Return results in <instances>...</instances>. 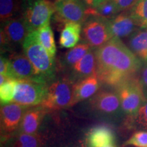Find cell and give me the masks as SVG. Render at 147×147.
<instances>
[{"label":"cell","instance_id":"8","mask_svg":"<svg viewBox=\"0 0 147 147\" xmlns=\"http://www.w3.org/2000/svg\"><path fill=\"white\" fill-rule=\"evenodd\" d=\"M55 18L61 23L82 24L89 17L88 7L82 0H58L55 3Z\"/></svg>","mask_w":147,"mask_h":147},{"label":"cell","instance_id":"3","mask_svg":"<svg viewBox=\"0 0 147 147\" xmlns=\"http://www.w3.org/2000/svg\"><path fill=\"white\" fill-rule=\"evenodd\" d=\"M76 82L69 77H64L53 82L48 88L45 100L41 104L46 110H57L74 104Z\"/></svg>","mask_w":147,"mask_h":147},{"label":"cell","instance_id":"31","mask_svg":"<svg viewBox=\"0 0 147 147\" xmlns=\"http://www.w3.org/2000/svg\"><path fill=\"white\" fill-rule=\"evenodd\" d=\"M0 74H2L8 78L10 77V65L8 59L1 55L0 59Z\"/></svg>","mask_w":147,"mask_h":147},{"label":"cell","instance_id":"16","mask_svg":"<svg viewBox=\"0 0 147 147\" xmlns=\"http://www.w3.org/2000/svg\"><path fill=\"white\" fill-rule=\"evenodd\" d=\"M87 139L89 147H106L113 144L115 135L108 127L100 125L90 129Z\"/></svg>","mask_w":147,"mask_h":147},{"label":"cell","instance_id":"18","mask_svg":"<svg viewBox=\"0 0 147 147\" xmlns=\"http://www.w3.org/2000/svg\"><path fill=\"white\" fill-rule=\"evenodd\" d=\"M82 24L68 22L64 24L59 43L61 48L72 49L78 45L82 32Z\"/></svg>","mask_w":147,"mask_h":147},{"label":"cell","instance_id":"22","mask_svg":"<svg viewBox=\"0 0 147 147\" xmlns=\"http://www.w3.org/2000/svg\"><path fill=\"white\" fill-rule=\"evenodd\" d=\"M23 1L21 0H0V19L5 23L10 18L17 16L22 10Z\"/></svg>","mask_w":147,"mask_h":147},{"label":"cell","instance_id":"1","mask_svg":"<svg viewBox=\"0 0 147 147\" xmlns=\"http://www.w3.org/2000/svg\"><path fill=\"white\" fill-rule=\"evenodd\" d=\"M95 55L97 77L101 82L113 87L138 76L142 67V61L118 38L95 49Z\"/></svg>","mask_w":147,"mask_h":147},{"label":"cell","instance_id":"12","mask_svg":"<svg viewBox=\"0 0 147 147\" xmlns=\"http://www.w3.org/2000/svg\"><path fill=\"white\" fill-rule=\"evenodd\" d=\"M27 106L16 103L3 105L1 108V127L3 131L10 133L14 131L21 123Z\"/></svg>","mask_w":147,"mask_h":147},{"label":"cell","instance_id":"21","mask_svg":"<svg viewBox=\"0 0 147 147\" xmlns=\"http://www.w3.org/2000/svg\"><path fill=\"white\" fill-rule=\"evenodd\" d=\"M93 48L85 41L78 44L76 47L65 53L63 59L64 64L66 66H70L71 67L82 59Z\"/></svg>","mask_w":147,"mask_h":147},{"label":"cell","instance_id":"35","mask_svg":"<svg viewBox=\"0 0 147 147\" xmlns=\"http://www.w3.org/2000/svg\"><path fill=\"white\" fill-rule=\"evenodd\" d=\"M106 147H116V146L112 144V145H109V146H106Z\"/></svg>","mask_w":147,"mask_h":147},{"label":"cell","instance_id":"5","mask_svg":"<svg viewBox=\"0 0 147 147\" xmlns=\"http://www.w3.org/2000/svg\"><path fill=\"white\" fill-rule=\"evenodd\" d=\"M117 89L121 108L128 117L134 119L145 101L138 76L127 80Z\"/></svg>","mask_w":147,"mask_h":147},{"label":"cell","instance_id":"9","mask_svg":"<svg viewBox=\"0 0 147 147\" xmlns=\"http://www.w3.org/2000/svg\"><path fill=\"white\" fill-rule=\"evenodd\" d=\"M10 77L14 80H34L45 81L37 74L34 66L25 54L12 53L9 57Z\"/></svg>","mask_w":147,"mask_h":147},{"label":"cell","instance_id":"7","mask_svg":"<svg viewBox=\"0 0 147 147\" xmlns=\"http://www.w3.org/2000/svg\"><path fill=\"white\" fill-rule=\"evenodd\" d=\"M83 39L93 49H98L113 38L109 27V21L98 16H90L82 28Z\"/></svg>","mask_w":147,"mask_h":147},{"label":"cell","instance_id":"20","mask_svg":"<svg viewBox=\"0 0 147 147\" xmlns=\"http://www.w3.org/2000/svg\"><path fill=\"white\" fill-rule=\"evenodd\" d=\"M38 42L45 49L51 57L55 58L57 52L54 34L51 29L50 23L40 27L36 31Z\"/></svg>","mask_w":147,"mask_h":147},{"label":"cell","instance_id":"6","mask_svg":"<svg viewBox=\"0 0 147 147\" xmlns=\"http://www.w3.org/2000/svg\"><path fill=\"white\" fill-rule=\"evenodd\" d=\"M47 82L41 80H18L13 102L24 106L42 104L47 96Z\"/></svg>","mask_w":147,"mask_h":147},{"label":"cell","instance_id":"27","mask_svg":"<svg viewBox=\"0 0 147 147\" xmlns=\"http://www.w3.org/2000/svg\"><path fill=\"white\" fill-rule=\"evenodd\" d=\"M39 140L36 136L27 134H21L14 142L12 147H38Z\"/></svg>","mask_w":147,"mask_h":147},{"label":"cell","instance_id":"23","mask_svg":"<svg viewBox=\"0 0 147 147\" xmlns=\"http://www.w3.org/2000/svg\"><path fill=\"white\" fill-rule=\"evenodd\" d=\"M129 12L140 28L147 29V0H139Z\"/></svg>","mask_w":147,"mask_h":147},{"label":"cell","instance_id":"28","mask_svg":"<svg viewBox=\"0 0 147 147\" xmlns=\"http://www.w3.org/2000/svg\"><path fill=\"white\" fill-rule=\"evenodd\" d=\"M134 119L140 127L147 129V100H145L140 108Z\"/></svg>","mask_w":147,"mask_h":147},{"label":"cell","instance_id":"17","mask_svg":"<svg viewBox=\"0 0 147 147\" xmlns=\"http://www.w3.org/2000/svg\"><path fill=\"white\" fill-rule=\"evenodd\" d=\"M129 38V50L141 61L147 62V29H139Z\"/></svg>","mask_w":147,"mask_h":147},{"label":"cell","instance_id":"11","mask_svg":"<svg viewBox=\"0 0 147 147\" xmlns=\"http://www.w3.org/2000/svg\"><path fill=\"white\" fill-rule=\"evenodd\" d=\"M1 29L8 40L10 46L23 45L29 34L25 20L21 14L13 17L3 23Z\"/></svg>","mask_w":147,"mask_h":147},{"label":"cell","instance_id":"15","mask_svg":"<svg viewBox=\"0 0 147 147\" xmlns=\"http://www.w3.org/2000/svg\"><path fill=\"white\" fill-rule=\"evenodd\" d=\"M100 82L97 74L77 81L74 86V104L93 96L100 88Z\"/></svg>","mask_w":147,"mask_h":147},{"label":"cell","instance_id":"32","mask_svg":"<svg viewBox=\"0 0 147 147\" xmlns=\"http://www.w3.org/2000/svg\"><path fill=\"white\" fill-rule=\"evenodd\" d=\"M93 8H95V7L97 6L101 3L104 2V1H106V0H93Z\"/></svg>","mask_w":147,"mask_h":147},{"label":"cell","instance_id":"13","mask_svg":"<svg viewBox=\"0 0 147 147\" xmlns=\"http://www.w3.org/2000/svg\"><path fill=\"white\" fill-rule=\"evenodd\" d=\"M91 104L94 109L105 114L117 113L121 107L117 93L107 91L97 93L91 99Z\"/></svg>","mask_w":147,"mask_h":147},{"label":"cell","instance_id":"34","mask_svg":"<svg viewBox=\"0 0 147 147\" xmlns=\"http://www.w3.org/2000/svg\"><path fill=\"white\" fill-rule=\"evenodd\" d=\"M51 1H52V2L53 3H55V2H56V1H57L58 0H50Z\"/></svg>","mask_w":147,"mask_h":147},{"label":"cell","instance_id":"29","mask_svg":"<svg viewBox=\"0 0 147 147\" xmlns=\"http://www.w3.org/2000/svg\"><path fill=\"white\" fill-rule=\"evenodd\" d=\"M139 0H114L119 12L129 11Z\"/></svg>","mask_w":147,"mask_h":147},{"label":"cell","instance_id":"30","mask_svg":"<svg viewBox=\"0 0 147 147\" xmlns=\"http://www.w3.org/2000/svg\"><path fill=\"white\" fill-rule=\"evenodd\" d=\"M138 78L145 100H147V62L144 65H142L140 71Z\"/></svg>","mask_w":147,"mask_h":147},{"label":"cell","instance_id":"26","mask_svg":"<svg viewBox=\"0 0 147 147\" xmlns=\"http://www.w3.org/2000/svg\"><path fill=\"white\" fill-rule=\"evenodd\" d=\"M125 146L147 147V131H138L134 133L124 143Z\"/></svg>","mask_w":147,"mask_h":147},{"label":"cell","instance_id":"2","mask_svg":"<svg viewBox=\"0 0 147 147\" xmlns=\"http://www.w3.org/2000/svg\"><path fill=\"white\" fill-rule=\"evenodd\" d=\"M22 46L24 54L31 61L37 74L47 82L53 80L55 72L54 58L38 42L36 32L29 33Z\"/></svg>","mask_w":147,"mask_h":147},{"label":"cell","instance_id":"4","mask_svg":"<svg viewBox=\"0 0 147 147\" xmlns=\"http://www.w3.org/2000/svg\"><path fill=\"white\" fill-rule=\"evenodd\" d=\"M21 15L29 33L50 23L55 13V3L50 0H23Z\"/></svg>","mask_w":147,"mask_h":147},{"label":"cell","instance_id":"10","mask_svg":"<svg viewBox=\"0 0 147 147\" xmlns=\"http://www.w3.org/2000/svg\"><path fill=\"white\" fill-rule=\"evenodd\" d=\"M109 21L110 32L114 38H121L130 37L140 29L132 17L129 11L122 12Z\"/></svg>","mask_w":147,"mask_h":147},{"label":"cell","instance_id":"25","mask_svg":"<svg viewBox=\"0 0 147 147\" xmlns=\"http://www.w3.org/2000/svg\"><path fill=\"white\" fill-rule=\"evenodd\" d=\"M95 16H100L110 20L120 13L114 0H106L97 6L95 7Z\"/></svg>","mask_w":147,"mask_h":147},{"label":"cell","instance_id":"19","mask_svg":"<svg viewBox=\"0 0 147 147\" xmlns=\"http://www.w3.org/2000/svg\"><path fill=\"white\" fill-rule=\"evenodd\" d=\"M46 110L42 106L26 110L21 123V131L31 135L36 133L45 115Z\"/></svg>","mask_w":147,"mask_h":147},{"label":"cell","instance_id":"14","mask_svg":"<svg viewBox=\"0 0 147 147\" xmlns=\"http://www.w3.org/2000/svg\"><path fill=\"white\" fill-rule=\"evenodd\" d=\"M71 79L78 80L97 74V59L95 49H92L82 59L71 67Z\"/></svg>","mask_w":147,"mask_h":147},{"label":"cell","instance_id":"33","mask_svg":"<svg viewBox=\"0 0 147 147\" xmlns=\"http://www.w3.org/2000/svg\"><path fill=\"white\" fill-rule=\"evenodd\" d=\"M84 3L87 5L88 7H93V0H82Z\"/></svg>","mask_w":147,"mask_h":147},{"label":"cell","instance_id":"24","mask_svg":"<svg viewBox=\"0 0 147 147\" xmlns=\"http://www.w3.org/2000/svg\"><path fill=\"white\" fill-rule=\"evenodd\" d=\"M17 80L9 79L0 85V102L1 105H6L13 102Z\"/></svg>","mask_w":147,"mask_h":147}]
</instances>
